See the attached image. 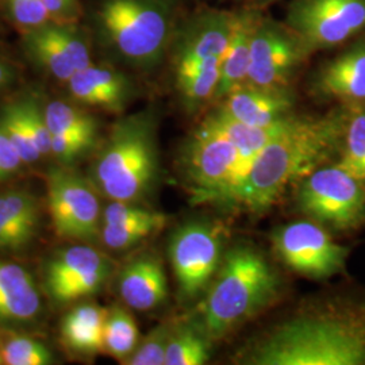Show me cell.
Instances as JSON below:
<instances>
[{
    "mask_svg": "<svg viewBox=\"0 0 365 365\" xmlns=\"http://www.w3.org/2000/svg\"><path fill=\"white\" fill-rule=\"evenodd\" d=\"M344 129L336 165L365 182V103L342 106Z\"/></svg>",
    "mask_w": 365,
    "mask_h": 365,
    "instance_id": "obj_25",
    "label": "cell"
},
{
    "mask_svg": "<svg viewBox=\"0 0 365 365\" xmlns=\"http://www.w3.org/2000/svg\"><path fill=\"white\" fill-rule=\"evenodd\" d=\"M344 129V108L325 117H298L256 156L235 203L261 214L271 209L294 182L339 156Z\"/></svg>",
    "mask_w": 365,
    "mask_h": 365,
    "instance_id": "obj_2",
    "label": "cell"
},
{
    "mask_svg": "<svg viewBox=\"0 0 365 365\" xmlns=\"http://www.w3.org/2000/svg\"><path fill=\"white\" fill-rule=\"evenodd\" d=\"M9 10L14 22L25 30L43 26L52 21L43 0H9Z\"/></svg>",
    "mask_w": 365,
    "mask_h": 365,
    "instance_id": "obj_35",
    "label": "cell"
},
{
    "mask_svg": "<svg viewBox=\"0 0 365 365\" xmlns=\"http://www.w3.org/2000/svg\"><path fill=\"white\" fill-rule=\"evenodd\" d=\"M312 92L322 102L339 106L365 103V34L356 37L317 71Z\"/></svg>",
    "mask_w": 365,
    "mask_h": 365,
    "instance_id": "obj_15",
    "label": "cell"
},
{
    "mask_svg": "<svg viewBox=\"0 0 365 365\" xmlns=\"http://www.w3.org/2000/svg\"><path fill=\"white\" fill-rule=\"evenodd\" d=\"M0 354L3 364L49 365L54 363L51 351L37 339L4 330L0 336Z\"/></svg>",
    "mask_w": 365,
    "mask_h": 365,
    "instance_id": "obj_29",
    "label": "cell"
},
{
    "mask_svg": "<svg viewBox=\"0 0 365 365\" xmlns=\"http://www.w3.org/2000/svg\"><path fill=\"white\" fill-rule=\"evenodd\" d=\"M233 18L235 11L210 7L182 18L168 54L172 57L176 88L197 76L221 72Z\"/></svg>",
    "mask_w": 365,
    "mask_h": 365,
    "instance_id": "obj_8",
    "label": "cell"
},
{
    "mask_svg": "<svg viewBox=\"0 0 365 365\" xmlns=\"http://www.w3.org/2000/svg\"><path fill=\"white\" fill-rule=\"evenodd\" d=\"M38 226L36 196L24 190L0 194V250H24L34 241Z\"/></svg>",
    "mask_w": 365,
    "mask_h": 365,
    "instance_id": "obj_20",
    "label": "cell"
},
{
    "mask_svg": "<svg viewBox=\"0 0 365 365\" xmlns=\"http://www.w3.org/2000/svg\"><path fill=\"white\" fill-rule=\"evenodd\" d=\"M250 365H365V294L307 306L244 349Z\"/></svg>",
    "mask_w": 365,
    "mask_h": 365,
    "instance_id": "obj_1",
    "label": "cell"
},
{
    "mask_svg": "<svg viewBox=\"0 0 365 365\" xmlns=\"http://www.w3.org/2000/svg\"><path fill=\"white\" fill-rule=\"evenodd\" d=\"M182 160L196 202H235L253 164L235 145L202 125L185 145Z\"/></svg>",
    "mask_w": 365,
    "mask_h": 365,
    "instance_id": "obj_6",
    "label": "cell"
},
{
    "mask_svg": "<svg viewBox=\"0 0 365 365\" xmlns=\"http://www.w3.org/2000/svg\"><path fill=\"white\" fill-rule=\"evenodd\" d=\"M105 351L117 360H128L140 344V331L130 314L114 307L105 324Z\"/></svg>",
    "mask_w": 365,
    "mask_h": 365,
    "instance_id": "obj_28",
    "label": "cell"
},
{
    "mask_svg": "<svg viewBox=\"0 0 365 365\" xmlns=\"http://www.w3.org/2000/svg\"><path fill=\"white\" fill-rule=\"evenodd\" d=\"M48 207L54 232L63 238H101L102 210L93 185L73 170L52 168L46 175Z\"/></svg>",
    "mask_w": 365,
    "mask_h": 365,
    "instance_id": "obj_12",
    "label": "cell"
},
{
    "mask_svg": "<svg viewBox=\"0 0 365 365\" xmlns=\"http://www.w3.org/2000/svg\"><path fill=\"white\" fill-rule=\"evenodd\" d=\"M260 15L259 9L252 7H242L235 11L232 34L222 57L221 76L214 99L215 102H220L227 93L248 83L252 38Z\"/></svg>",
    "mask_w": 365,
    "mask_h": 365,
    "instance_id": "obj_18",
    "label": "cell"
},
{
    "mask_svg": "<svg viewBox=\"0 0 365 365\" xmlns=\"http://www.w3.org/2000/svg\"><path fill=\"white\" fill-rule=\"evenodd\" d=\"M108 310L86 303L66 314L61 325V337L73 352L95 354L105 351V324Z\"/></svg>",
    "mask_w": 365,
    "mask_h": 365,
    "instance_id": "obj_23",
    "label": "cell"
},
{
    "mask_svg": "<svg viewBox=\"0 0 365 365\" xmlns=\"http://www.w3.org/2000/svg\"><path fill=\"white\" fill-rule=\"evenodd\" d=\"M175 325L161 324L145 337L125 364L165 365V353Z\"/></svg>",
    "mask_w": 365,
    "mask_h": 365,
    "instance_id": "obj_32",
    "label": "cell"
},
{
    "mask_svg": "<svg viewBox=\"0 0 365 365\" xmlns=\"http://www.w3.org/2000/svg\"><path fill=\"white\" fill-rule=\"evenodd\" d=\"M0 126L13 143L25 164H33L42 157L27 130L26 123L24 120L18 102L7 105L3 108L0 115Z\"/></svg>",
    "mask_w": 365,
    "mask_h": 365,
    "instance_id": "obj_31",
    "label": "cell"
},
{
    "mask_svg": "<svg viewBox=\"0 0 365 365\" xmlns=\"http://www.w3.org/2000/svg\"><path fill=\"white\" fill-rule=\"evenodd\" d=\"M168 217L155 221L129 223V225H102L101 240L107 248L126 250L143 242L148 237L165 227Z\"/></svg>",
    "mask_w": 365,
    "mask_h": 365,
    "instance_id": "obj_30",
    "label": "cell"
},
{
    "mask_svg": "<svg viewBox=\"0 0 365 365\" xmlns=\"http://www.w3.org/2000/svg\"><path fill=\"white\" fill-rule=\"evenodd\" d=\"M24 164L18 150L0 126V180L11 178Z\"/></svg>",
    "mask_w": 365,
    "mask_h": 365,
    "instance_id": "obj_37",
    "label": "cell"
},
{
    "mask_svg": "<svg viewBox=\"0 0 365 365\" xmlns=\"http://www.w3.org/2000/svg\"><path fill=\"white\" fill-rule=\"evenodd\" d=\"M0 364H3V359H1V354H0Z\"/></svg>",
    "mask_w": 365,
    "mask_h": 365,
    "instance_id": "obj_41",
    "label": "cell"
},
{
    "mask_svg": "<svg viewBox=\"0 0 365 365\" xmlns=\"http://www.w3.org/2000/svg\"><path fill=\"white\" fill-rule=\"evenodd\" d=\"M223 227L190 222L172 235L170 259L184 299H195L209 287L222 262Z\"/></svg>",
    "mask_w": 365,
    "mask_h": 365,
    "instance_id": "obj_11",
    "label": "cell"
},
{
    "mask_svg": "<svg viewBox=\"0 0 365 365\" xmlns=\"http://www.w3.org/2000/svg\"><path fill=\"white\" fill-rule=\"evenodd\" d=\"M309 57L297 34L284 22L261 14L252 38L247 84L289 90L297 71Z\"/></svg>",
    "mask_w": 365,
    "mask_h": 365,
    "instance_id": "obj_13",
    "label": "cell"
},
{
    "mask_svg": "<svg viewBox=\"0 0 365 365\" xmlns=\"http://www.w3.org/2000/svg\"><path fill=\"white\" fill-rule=\"evenodd\" d=\"M24 49L34 66L60 81H68L76 72L58 39L53 22L26 30Z\"/></svg>",
    "mask_w": 365,
    "mask_h": 365,
    "instance_id": "obj_24",
    "label": "cell"
},
{
    "mask_svg": "<svg viewBox=\"0 0 365 365\" xmlns=\"http://www.w3.org/2000/svg\"><path fill=\"white\" fill-rule=\"evenodd\" d=\"M21 113L26 123L27 130L31 135V140L38 149L42 157L52 156V133L49 130L45 110L33 98H26L18 102Z\"/></svg>",
    "mask_w": 365,
    "mask_h": 365,
    "instance_id": "obj_33",
    "label": "cell"
},
{
    "mask_svg": "<svg viewBox=\"0 0 365 365\" xmlns=\"http://www.w3.org/2000/svg\"><path fill=\"white\" fill-rule=\"evenodd\" d=\"M280 280L268 261L238 245L222 259L197 309L195 324L211 341L221 339L261 313L280 295Z\"/></svg>",
    "mask_w": 365,
    "mask_h": 365,
    "instance_id": "obj_4",
    "label": "cell"
},
{
    "mask_svg": "<svg viewBox=\"0 0 365 365\" xmlns=\"http://www.w3.org/2000/svg\"><path fill=\"white\" fill-rule=\"evenodd\" d=\"M167 217L163 212L144 209L131 202L113 200L102 214V225H129L155 221Z\"/></svg>",
    "mask_w": 365,
    "mask_h": 365,
    "instance_id": "obj_34",
    "label": "cell"
},
{
    "mask_svg": "<svg viewBox=\"0 0 365 365\" xmlns=\"http://www.w3.org/2000/svg\"><path fill=\"white\" fill-rule=\"evenodd\" d=\"M93 145L90 141L80 138L52 135V156L58 160L60 164L68 165L78 161L80 157L91 150Z\"/></svg>",
    "mask_w": 365,
    "mask_h": 365,
    "instance_id": "obj_36",
    "label": "cell"
},
{
    "mask_svg": "<svg viewBox=\"0 0 365 365\" xmlns=\"http://www.w3.org/2000/svg\"><path fill=\"white\" fill-rule=\"evenodd\" d=\"M119 295L130 309L148 312L158 307L168 297V282L161 261L145 255L120 272Z\"/></svg>",
    "mask_w": 365,
    "mask_h": 365,
    "instance_id": "obj_19",
    "label": "cell"
},
{
    "mask_svg": "<svg viewBox=\"0 0 365 365\" xmlns=\"http://www.w3.org/2000/svg\"><path fill=\"white\" fill-rule=\"evenodd\" d=\"M297 202L306 217L327 230L351 233L365 225V182L336 164L299 182Z\"/></svg>",
    "mask_w": 365,
    "mask_h": 365,
    "instance_id": "obj_7",
    "label": "cell"
},
{
    "mask_svg": "<svg viewBox=\"0 0 365 365\" xmlns=\"http://www.w3.org/2000/svg\"><path fill=\"white\" fill-rule=\"evenodd\" d=\"M10 78H11V75H10L9 68L0 61V88L10 81Z\"/></svg>",
    "mask_w": 365,
    "mask_h": 365,
    "instance_id": "obj_40",
    "label": "cell"
},
{
    "mask_svg": "<svg viewBox=\"0 0 365 365\" xmlns=\"http://www.w3.org/2000/svg\"><path fill=\"white\" fill-rule=\"evenodd\" d=\"M294 115L295 114L269 126L256 128V126L241 123L233 118L226 115L225 113H222L220 108H215L205 118V120L200 125L209 130L220 134L227 141H230L245 156L255 161V158L261 150L269 144L274 137H277L282 131L284 130V128L287 126Z\"/></svg>",
    "mask_w": 365,
    "mask_h": 365,
    "instance_id": "obj_22",
    "label": "cell"
},
{
    "mask_svg": "<svg viewBox=\"0 0 365 365\" xmlns=\"http://www.w3.org/2000/svg\"><path fill=\"white\" fill-rule=\"evenodd\" d=\"M235 3H240L242 4V7H252V9H260L265 4H269V3H274L276 0H232Z\"/></svg>",
    "mask_w": 365,
    "mask_h": 365,
    "instance_id": "obj_39",
    "label": "cell"
},
{
    "mask_svg": "<svg viewBox=\"0 0 365 365\" xmlns=\"http://www.w3.org/2000/svg\"><path fill=\"white\" fill-rule=\"evenodd\" d=\"M43 3L56 24H73L81 15L80 0H43Z\"/></svg>",
    "mask_w": 365,
    "mask_h": 365,
    "instance_id": "obj_38",
    "label": "cell"
},
{
    "mask_svg": "<svg viewBox=\"0 0 365 365\" xmlns=\"http://www.w3.org/2000/svg\"><path fill=\"white\" fill-rule=\"evenodd\" d=\"M284 24L313 56L365 33V0H292Z\"/></svg>",
    "mask_w": 365,
    "mask_h": 365,
    "instance_id": "obj_9",
    "label": "cell"
},
{
    "mask_svg": "<svg viewBox=\"0 0 365 365\" xmlns=\"http://www.w3.org/2000/svg\"><path fill=\"white\" fill-rule=\"evenodd\" d=\"M211 339L194 324L173 327L165 353V365L206 364L211 354Z\"/></svg>",
    "mask_w": 365,
    "mask_h": 365,
    "instance_id": "obj_26",
    "label": "cell"
},
{
    "mask_svg": "<svg viewBox=\"0 0 365 365\" xmlns=\"http://www.w3.org/2000/svg\"><path fill=\"white\" fill-rule=\"evenodd\" d=\"M39 310L34 277L24 267L0 260V321L26 322L34 319Z\"/></svg>",
    "mask_w": 365,
    "mask_h": 365,
    "instance_id": "obj_21",
    "label": "cell"
},
{
    "mask_svg": "<svg viewBox=\"0 0 365 365\" xmlns=\"http://www.w3.org/2000/svg\"><path fill=\"white\" fill-rule=\"evenodd\" d=\"M43 110L52 135H66L96 144L98 120L86 111L61 101L51 102Z\"/></svg>",
    "mask_w": 365,
    "mask_h": 365,
    "instance_id": "obj_27",
    "label": "cell"
},
{
    "mask_svg": "<svg viewBox=\"0 0 365 365\" xmlns=\"http://www.w3.org/2000/svg\"><path fill=\"white\" fill-rule=\"evenodd\" d=\"M272 242L276 255L291 271L313 280L341 274L349 256V248L336 242L327 227L314 221L276 229Z\"/></svg>",
    "mask_w": 365,
    "mask_h": 365,
    "instance_id": "obj_10",
    "label": "cell"
},
{
    "mask_svg": "<svg viewBox=\"0 0 365 365\" xmlns=\"http://www.w3.org/2000/svg\"><path fill=\"white\" fill-rule=\"evenodd\" d=\"M291 90H267L244 84L220 101L222 113L249 126H269L294 114Z\"/></svg>",
    "mask_w": 365,
    "mask_h": 365,
    "instance_id": "obj_17",
    "label": "cell"
},
{
    "mask_svg": "<svg viewBox=\"0 0 365 365\" xmlns=\"http://www.w3.org/2000/svg\"><path fill=\"white\" fill-rule=\"evenodd\" d=\"M66 84L78 103L110 113H122L134 95V86L126 73L114 66L93 63L75 72Z\"/></svg>",
    "mask_w": 365,
    "mask_h": 365,
    "instance_id": "obj_16",
    "label": "cell"
},
{
    "mask_svg": "<svg viewBox=\"0 0 365 365\" xmlns=\"http://www.w3.org/2000/svg\"><path fill=\"white\" fill-rule=\"evenodd\" d=\"M90 26L111 60L152 72L170 54L182 21L179 0H90Z\"/></svg>",
    "mask_w": 365,
    "mask_h": 365,
    "instance_id": "obj_3",
    "label": "cell"
},
{
    "mask_svg": "<svg viewBox=\"0 0 365 365\" xmlns=\"http://www.w3.org/2000/svg\"><path fill=\"white\" fill-rule=\"evenodd\" d=\"M113 272V262L99 250L78 245L64 249L48 262L45 286L61 303L99 292Z\"/></svg>",
    "mask_w": 365,
    "mask_h": 365,
    "instance_id": "obj_14",
    "label": "cell"
},
{
    "mask_svg": "<svg viewBox=\"0 0 365 365\" xmlns=\"http://www.w3.org/2000/svg\"><path fill=\"white\" fill-rule=\"evenodd\" d=\"M156 117L152 111L122 118L96 158L95 185L111 200L137 203L158 178Z\"/></svg>",
    "mask_w": 365,
    "mask_h": 365,
    "instance_id": "obj_5",
    "label": "cell"
}]
</instances>
